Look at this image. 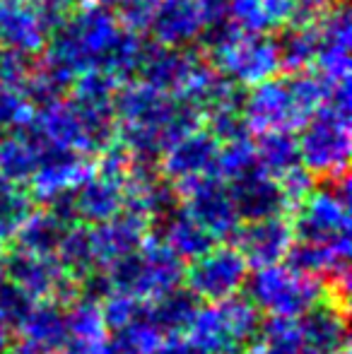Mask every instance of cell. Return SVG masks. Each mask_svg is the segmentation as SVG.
<instances>
[{
  "label": "cell",
  "mask_w": 352,
  "mask_h": 354,
  "mask_svg": "<svg viewBox=\"0 0 352 354\" xmlns=\"http://www.w3.org/2000/svg\"><path fill=\"white\" fill-rule=\"evenodd\" d=\"M123 32L126 29L118 24L111 8L102 3H82L53 27L39 66L61 84L87 71L104 73Z\"/></svg>",
  "instance_id": "obj_1"
},
{
  "label": "cell",
  "mask_w": 352,
  "mask_h": 354,
  "mask_svg": "<svg viewBox=\"0 0 352 354\" xmlns=\"http://www.w3.org/2000/svg\"><path fill=\"white\" fill-rule=\"evenodd\" d=\"M207 56L225 77L239 84H261L275 77V73L280 71L275 39H270L268 34H251L237 29L227 41L212 48Z\"/></svg>",
  "instance_id": "obj_2"
},
{
  "label": "cell",
  "mask_w": 352,
  "mask_h": 354,
  "mask_svg": "<svg viewBox=\"0 0 352 354\" xmlns=\"http://www.w3.org/2000/svg\"><path fill=\"white\" fill-rule=\"evenodd\" d=\"M53 22L32 0H0V48L37 56L51 37Z\"/></svg>",
  "instance_id": "obj_3"
},
{
  "label": "cell",
  "mask_w": 352,
  "mask_h": 354,
  "mask_svg": "<svg viewBox=\"0 0 352 354\" xmlns=\"http://www.w3.org/2000/svg\"><path fill=\"white\" fill-rule=\"evenodd\" d=\"M319 51L314 66H319L321 77L328 84L348 82L350 77V44H352V19L345 3H333L319 19Z\"/></svg>",
  "instance_id": "obj_4"
},
{
  "label": "cell",
  "mask_w": 352,
  "mask_h": 354,
  "mask_svg": "<svg viewBox=\"0 0 352 354\" xmlns=\"http://www.w3.org/2000/svg\"><path fill=\"white\" fill-rule=\"evenodd\" d=\"M207 24L203 0H157L150 27L155 44L172 48H188L201 41V34Z\"/></svg>",
  "instance_id": "obj_5"
},
{
  "label": "cell",
  "mask_w": 352,
  "mask_h": 354,
  "mask_svg": "<svg viewBox=\"0 0 352 354\" xmlns=\"http://www.w3.org/2000/svg\"><path fill=\"white\" fill-rule=\"evenodd\" d=\"M196 61L198 53L188 51V48L147 44L138 73L142 75L145 84L160 89V92H178L183 87V82H186L188 73L196 66Z\"/></svg>",
  "instance_id": "obj_6"
},
{
  "label": "cell",
  "mask_w": 352,
  "mask_h": 354,
  "mask_svg": "<svg viewBox=\"0 0 352 354\" xmlns=\"http://www.w3.org/2000/svg\"><path fill=\"white\" fill-rule=\"evenodd\" d=\"M227 15L251 34H270L295 19V0H227Z\"/></svg>",
  "instance_id": "obj_7"
},
{
  "label": "cell",
  "mask_w": 352,
  "mask_h": 354,
  "mask_svg": "<svg viewBox=\"0 0 352 354\" xmlns=\"http://www.w3.org/2000/svg\"><path fill=\"white\" fill-rule=\"evenodd\" d=\"M280 39L275 41L280 68L292 73H302L314 66L319 51V29L316 22H290L280 29Z\"/></svg>",
  "instance_id": "obj_8"
},
{
  "label": "cell",
  "mask_w": 352,
  "mask_h": 354,
  "mask_svg": "<svg viewBox=\"0 0 352 354\" xmlns=\"http://www.w3.org/2000/svg\"><path fill=\"white\" fill-rule=\"evenodd\" d=\"M157 0H118L113 5V15H116L118 24L128 32L142 34L150 27L152 12H155Z\"/></svg>",
  "instance_id": "obj_9"
},
{
  "label": "cell",
  "mask_w": 352,
  "mask_h": 354,
  "mask_svg": "<svg viewBox=\"0 0 352 354\" xmlns=\"http://www.w3.org/2000/svg\"><path fill=\"white\" fill-rule=\"evenodd\" d=\"M32 3L39 5V8H41L44 12H46L48 17L58 24L63 17H68L73 10H77L82 3H87V0H32Z\"/></svg>",
  "instance_id": "obj_10"
},
{
  "label": "cell",
  "mask_w": 352,
  "mask_h": 354,
  "mask_svg": "<svg viewBox=\"0 0 352 354\" xmlns=\"http://www.w3.org/2000/svg\"><path fill=\"white\" fill-rule=\"evenodd\" d=\"M97 3L106 5V8H113V5H116V3H118V0H97Z\"/></svg>",
  "instance_id": "obj_11"
}]
</instances>
